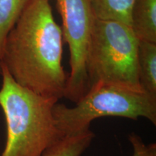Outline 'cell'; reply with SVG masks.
<instances>
[{"instance_id": "obj_1", "label": "cell", "mask_w": 156, "mask_h": 156, "mask_svg": "<svg viewBox=\"0 0 156 156\" xmlns=\"http://www.w3.org/2000/svg\"><path fill=\"white\" fill-rule=\"evenodd\" d=\"M63 36L49 0H29L6 40L2 64L21 86L42 97L64 98Z\"/></svg>"}, {"instance_id": "obj_2", "label": "cell", "mask_w": 156, "mask_h": 156, "mask_svg": "<svg viewBox=\"0 0 156 156\" xmlns=\"http://www.w3.org/2000/svg\"><path fill=\"white\" fill-rule=\"evenodd\" d=\"M0 75V107L7 128L5 146L0 156H42L65 136L53 115V107L58 101L20 85L3 64Z\"/></svg>"}, {"instance_id": "obj_3", "label": "cell", "mask_w": 156, "mask_h": 156, "mask_svg": "<svg viewBox=\"0 0 156 156\" xmlns=\"http://www.w3.org/2000/svg\"><path fill=\"white\" fill-rule=\"evenodd\" d=\"M53 115L56 126L65 136L88 131L93 121L105 116L135 121L145 118L156 125V96L142 89L97 82L75 106L56 103Z\"/></svg>"}, {"instance_id": "obj_4", "label": "cell", "mask_w": 156, "mask_h": 156, "mask_svg": "<svg viewBox=\"0 0 156 156\" xmlns=\"http://www.w3.org/2000/svg\"><path fill=\"white\" fill-rule=\"evenodd\" d=\"M139 41L129 25L95 17L87 58L89 89L97 82L142 89L138 76Z\"/></svg>"}, {"instance_id": "obj_5", "label": "cell", "mask_w": 156, "mask_h": 156, "mask_svg": "<svg viewBox=\"0 0 156 156\" xmlns=\"http://www.w3.org/2000/svg\"><path fill=\"white\" fill-rule=\"evenodd\" d=\"M62 36L69 49L70 73L64 98L76 103L89 90L87 54L95 16L90 0H56Z\"/></svg>"}, {"instance_id": "obj_6", "label": "cell", "mask_w": 156, "mask_h": 156, "mask_svg": "<svg viewBox=\"0 0 156 156\" xmlns=\"http://www.w3.org/2000/svg\"><path fill=\"white\" fill-rule=\"evenodd\" d=\"M131 28L140 41L156 43V0H134Z\"/></svg>"}, {"instance_id": "obj_7", "label": "cell", "mask_w": 156, "mask_h": 156, "mask_svg": "<svg viewBox=\"0 0 156 156\" xmlns=\"http://www.w3.org/2000/svg\"><path fill=\"white\" fill-rule=\"evenodd\" d=\"M137 64L140 85L156 96V43L140 41Z\"/></svg>"}, {"instance_id": "obj_8", "label": "cell", "mask_w": 156, "mask_h": 156, "mask_svg": "<svg viewBox=\"0 0 156 156\" xmlns=\"http://www.w3.org/2000/svg\"><path fill=\"white\" fill-rule=\"evenodd\" d=\"M134 0H90L95 17L116 20L131 27V12Z\"/></svg>"}, {"instance_id": "obj_9", "label": "cell", "mask_w": 156, "mask_h": 156, "mask_svg": "<svg viewBox=\"0 0 156 156\" xmlns=\"http://www.w3.org/2000/svg\"><path fill=\"white\" fill-rule=\"evenodd\" d=\"M95 137L90 129L75 135L64 136L42 156H82Z\"/></svg>"}, {"instance_id": "obj_10", "label": "cell", "mask_w": 156, "mask_h": 156, "mask_svg": "<svg viewBox=\"0 0 156 156\" xmlns=\"http://www.w3.org/2000/svg\"><path fill=\"white\" fill-rule=\"evenodd\" d=\"M28 2L29 0H0V74L6 40Z\"/></svg>"}, {"instance_id": "obj_11", "label": "cell", "mask_w": 156, "mask_h": 156, "mask_svg": "<svg viewBox=\"0 0 156 156\" xmlns=\"http://www.w3.org/2000/svg\"><path fill=\"white\" fill-rule=\"evenodd\" d=\"M129 141L132 146V156H156V144H147L136 133L129 134Z\"/></svg>"}]
</instances>
